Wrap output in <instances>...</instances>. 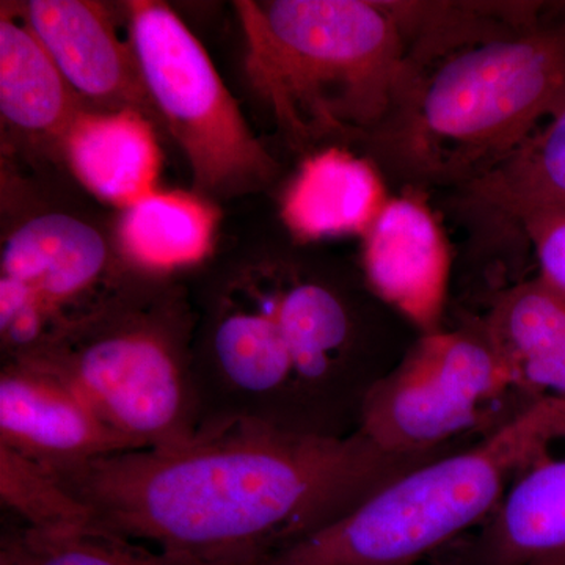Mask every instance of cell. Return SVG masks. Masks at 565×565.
I'll return each mask as SVG.
<instances>
[{
	"mask_svg": "<svg viewBox=\"0 0 565 565\" xmlns=\"http://www.w3.org/2000/svg\"><path fill=\"white\" fill-rule=\"evenodd\" d=\"M28 24L71 88L93 102L151 114L132 50L122 46L106 11L85 0H32Z\"/></svg>",
	"mask_w": 565,
	"mask_h": 565,
	"instance_id": "obj_11",
	"label": "cell"
},
{
	"mask_svg": "<svg viewBox=\"0 0 565 565\" xmlns=\"http://www.w3.org/2000/svg\"><path fill=\"white\" fill-rule=\"evenodd\" d=\"M563 440L565 401H533L468 448L397 476L267 565H414L481 526L515 476Z\"/></svg>",
	"mask_w": 565,
	"mask_h": 565,
	"instance_id": "obj_4",
	"label": "cell"
},
{
	"mask_svg": "<svg viewBox=\"0 0 565 565\" xmlns=\"http://www.w3.org/2000/svg\"><path fill=\"white\" fill-rule=\"evenodd\" d=\"M530 403L565 401V294L535 277L498 289L479 321Z\"/></svg>",
	"mask_w": 565,
	"mask_h": 565,
	"instance_id": "obj_13",
	"label": "cell"
},
{
	"mask_svg": "<svg viewBox=\"0 0 565 565\" xmlns=\"http://www.w3.org/2000/svg\"><path fill=\"white\" fill-rule=\"evenodd\" d=\"M559 444L515 476L459 565H541L565 555V444L561 451Z\"/></svg>",
	"mask_w": 565,
	"mask_h": 565,
	"instance_id": "obj_12",
	"label": "cell"
},
{
	"mask_svg": "<svg viewBox=\"0 0 565 565\" xmlns=\"http://www.w3.org/2000/svg\"><path fill=\"white\" fill-rule=\"evenodd\" d=\"M191 323L174 300L122 291L33 362L57 371L136 449L189 440L200 429Z\"/></svg>",
	"mask_w": 565,
	"mask_h": 565,
	"instance_id": "obj_5",
	"label": "cell"
},
{
	"mask_svg": "<svg viewBox=\"0 0 565 565\" xmlns=\"http://www.w3.org/2000/svg\"><path fill=\"white\" fill-rule=\"evenodd\" d=\"M541 565H565V555L556 557V559L548 561V563Z\"/></svg>",
	"mask_w": 565,
	"mask_h": 565,
	"instance_id": "obj_23",
	"label": "cell"
},
{
	"mask_svg": "<svg viewBox=\"0 0 565 565\" xmlns=\"http://www.w3.org/2000/svg\"><path fill=\"white\" fill-rule=\"evenodd\" d=\"M128 10L145 90L191 163L196 188L223 196L270 182L277 163L188 25L159 0H134Z\"/></svg>",
	"mask_w": 565,
	"mask_h": 565,
	"instance_id": "obj_6",
	"label": "cell"
},
{
	"mask_svg": "<svg viewBox=\"0 0 565 565\" xmlns=\"http://www.w3.org/2000/svg\"><path fill=\"white\" fill-rule=\"evenodd\" d=\"M0 111L22 131H66L73 111L71 87L50 52L25 24L2 11L0 20Z\"/></svg>",
	"mask_w": 565,
	"mask_h": 565,
	"instance_id": "obj_17",
	"label": "cell"
},
{
	"mask_svg": "<svg viewBox=\"0 0 565 565\" xmlns=\"http://www.w3.org/2000/svg\"><path fill=\"white\" fill-rule=\"evenodd\" d=\"M215 212L199 196L152 192L126 207L122 250L143 269L169 273L202 262L211 250Z\"/></svg>",
	"mask_w": 565,
	"mask_h": 565,
	"instance_id": "obj_18",
	"label": "cell"
},
{
	"mask_svg": "<svg viewBox=\"0 0 565 565\" xmlns=\"http://www.w3.org/2000/svg\"><path fill=\"white\" fill-rule=\"evenodd\" d=\"M363 237V269L371 292L419 333L444 329L451 252L422 196H390Z\"/></svg>",
	"mask_w": 565,
	"mask_h": 565,
	"instance_id": "obj_10",
	"label": "cell"
},
{
	"mask_svg": "<svg viewBox=\"0 0 565 565\" xmlns=\"http://www.w3.org/2000/svg\"><path fill=\"white\" fill-rule=\"evenodd\" d=\"M457 193L515 228L537 212L565 210V106L514 154Z\"/></svg>",
	"mask_w": 565,
	"mask_h": 565,
	"instance_id": "obj_16",
	"label": "cell"
},
{
	"mask_svg": "<svg viewBox=\"0 0 565 565\" xmlns=\"http://www.w3.org/2000/svg\"><path fill=\"white\" fill-rule=\"evenodd\" d=\"M388 200L377 163L330 147L305 159L282 195L281 217L300 241L364 236Z\"/></svg>",
	"mask_w": 565,
	"mask_h": 565,
	"instance_id": "obj_14",
	"label": "cell"
},
{
	"mask_svg": "<svg viewBox=\"0 0 565 565\" xmlns=\"http://www.w3.org/2000/svg\"><path fill=\"white\" fill-rule=\"evenodd\" d=\"M65 147L77 180L104 202L126 210L156 192L161 148L140 111H79L66 128Z\"/></svg>",
	"mask_w": 565,
	"mask_h": 565,
	"instance_id": "obj_15",
	"label": "cell"
},
{
	"mask_svg": "<svg viewBox=\"0 0 565 565\" xmlns=\"http://www.w3.org/2000/svg\"><path fill=\"white\" fill-rule=\"evenodd\" d=\"M0 501L22 526L62 531L93 526L90 512L43 465L0 445Z\"/></svg>",
	"mask_w": 565,
	"mask_h": 565,
	"instance_id": "obj_20",
	"label": "cell"
},
{
	"mask_svg": "<svg viewBox=\"0 0 565 565\" xmlns=\"http://www.w3.org/2000/svg\"><path fill=\"white\" fill-rule=\"evenodd\" d=\"M102 234L66 214L22 223L2 250L0 334L7 359L36 356L125 289L110 285Z\"/></svg>",
	"mask_w": 565,
	"mask_h": 565,
	"instance_id": "obj_8",
	"label": "cell"
},
{
	"mask_svg": "<svg viewBox=\"0 0 565 565\" xmlns=\"http://www.w3.org/2000/svg\"><path fill=\"white\" fill-rule=\"evenodd\" d=\"M444 455H392L359 430L316 437L228 423L181 444L51 473L106 533L196 565H267L397 476Z\"/></svg>",
	"mask_w": 565,
	"mask_h": 565,
	"instance_id": "obj_1",
	"label": "cell"
},
{
	"mask_svg": "<svg viewBox=\"0 0 565 565\" xmlns=\"http://www.w3.org/2000/svg\"><path fill=\"white\" fill-rule=\"evenodd\" d=\"M0 548L18 565H196L96 526L62 531L13 527L2 535Z\"/></svg>",
	"mask_w": 565,
	"mask_h": 565,
	"instance_id": "obj_19",
	"label": "cell"
},
{
	"mask_svg": "<svg viewBox=\"0 0 565 565\" xmlns=\"http://www.w3.org/2000/svg\"><path fill=\"white\" fill-rule=\"evenodd\" d=\"M564 106L565 24H537L419 71L363 145L382 173L408 189L459 191L514 154Z\"/></svg>",
	"mask_w": 565,
	"mask_h": 565,
	"instance_id": "obj_2",
	"label": "cell"
},
{
	"mask_svg": "<svg viewBox=\"0 0 565 565\" xmlns=\"http://www.w3.org/2000/svg\"><path fill=\"white\" fill-rule=\"evenodd\" d=\"M514 377L476 321L419 334L364 397L359 433L382 451L433 456L484 427Z\"/></svg>",
	"mask_w": 565,
	"mask_h": 565,
	"instance_id": "obj_7",
	"label": "cell"
},
{
	"mask_svg": "<svg viewBox=\"0 0 565 565\" xmlns=\"http://www.w3.org/2000/svg\"><path fill=\"white\" fill-rule=\"evenodd\" d=\"M0 565H18L6 548H0Z\"/></svg>",
	"mask_w": 565,
	"mask_h": 565,
	"instance_id": "obj_22",
	"label": "cell"
},
{
	"mask_svg": "<svg viewBox=\"0 0 565 565\" xmlns=\"http://www.w3.org/2000/svg\"><path fill=\"white\" fill-rule=\"evenodd\" d=\"M0 445L35 460L52 473L134 451L76 386L33 360L3 364Z\"/></svg>",
	"mask_w": 565,
	"mask_h": 565,
	"instance_id": "obj_9",
	"label": "cell"
},
{
	"mask_svg": "<svg viewBox=\"0 0 565 565\" xmlns=\"http://www.w3.org/2000/svg\"><path fill=\"white\" fill-rule=\"evenodd\" d=\"M516 230L533 245L537 277L565 294V210L537 212Z\"/></svg>",
	"mask_w": 565,
	"mask_h": 565,
	"instance_id": "obj_21",
	"label": "cell"
},
{
	"mask_svg": "<svg viewBox=\"0 0 565 565\" xmlns=\"http://www.w3.org/2000/svg\"><path fill=\"white\" fill-rule=\"evenodd\" d=\"M253 90L294 147L367 139L418 73L385 2L234 3Z\"/></svg>",
	"mask_w": 565,
	"mask_h": 565,
	"instance_id": "obj_3",
	"label": "cell"
}]
</instances>
